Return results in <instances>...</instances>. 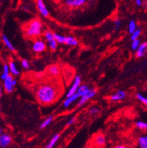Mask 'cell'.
I'll list each match as a JSON object with an SVG mask.
<instances>
[{
	"label": "cell",
	"instance_id": "cell-16",
	"mask_svg": "<svg viewBox=\"0 0 147 148\" xmlns=\"http://www.w3.org/2000/svg\"><path fill=\"white\" fill-rule=\"evenodd\" d=\"M48 72L53 77H57L60 73L59 68L56 65H52L48 68Z\"/></svg>",
	"mask_w": 147,
	"mask_h": 148
},
{
	"label": "cell",
	"instance_id": "cell-15",
	"mask_svg": "<svg viewBox=\"0 0 147 148\" xmlns=\"http://www.w3.org/2000/svg\"><path fill=\"white\" fill-rule=\"evenodd\" d=\"M92 88H90L89 86L86 84H81L79 87L78 90H77V93L79 94L80 97H82V96H85L86 94H88L89 92L91 91Z\"/></svg>",
	"mask_w": 147,
	"mask_h": 148
},
{
	"label": "cell",
	"instance_id": "cell-26",
	"mask_svg": "<svg viewBox=\"0 0 147 148\" xmlns=\"http://www.w3.org/2000/svg\"><path fill=\"white\" fill-rule=\"evenodd\" d=\"M54 37L56 38V40L57 41V42L59 44H65V40H66V36H62L60 34L58 33H53Z\"/></svg>",
	"mask_w": 147,
	"mask_h": 148
},
{
	"label": "cell",
	"instance_id": "cell-9",
	"mask_svg": "<svg viewBox=\"0 0 147 148\" xmlns=\"http://www.w3.org/2000/svg\"><path fill=\"white\" fill-rule=\"evenodd\" d=\"M96 93H97L96 90H95V89L92 88L91 91H90L89 93L80 98V100H79L77 105H78V106H82V105H83L84 104L86 103V101H88L90 99H91L92 98H93L94 96L96 95Z\"/></svg>",
	"mask_w": 147,
	"mask_h": 148
},
{
	"label": "cell",
	"instance_id": "cell-19",
	"mask_svg": "<svg viewBox=\"0 0 147 148\" xmlns=\"http://www.w3.org/2000/svg\"><path fill=\"white\" fill-rule=\"evenodd\" d=\"M137 143L140 148H147V135H141L139 137Z\"/></svg>",
	"mask_w": 147,
	"mask_h": 148
},
{
	"label": "cell",
	"instance_id": "cell-14",
	"mask_svg": "<svg viewBox=\"0 0 147 148\" xmlns=\"http://www.w3.org/2000/svg\"><path fill=\"white\" fill-rule=\"evenodd\" d=\"M147 51V42L141 43L140 47L136 51V56L137 58H141L145 55L146 52Z\"/></svg>",
	"mask_w": 147,
	"mask_h": 148
},
{
	"label": "cell",
	"instance_id": "cell-25",
	"mask_svg": "<svg viewBox=\"0 0 147 148\" xmlns=\"http://www.w3.org/2000/svg\"><path fill=\"white\" fill-rule=\"evenodd\" d=\"M136 127L140 130L147 131V123L139 120V121L136 123Z\"/></svg>",
	"mask_w": 147,
	"mask_h": 148
},
{
	"label": "cell",
	"instance_id": "cell-30",
	"mask_svg": "<svg viewBox=\"0 0 147 148\" xmlns=\"http://www.w3.org/2000/svg\"><path fill=\"white\" fill-rule=\"evenodd\" d=\"M21 66L25 69H28L30 67V64L27 60H21Z\"/></svg>",
	"mask_w": 147,
	"mask_h": 148
},
{
	"label": "cell",
	"instance_id": "cell-5",
	"mask_svg": "<svg viewBox=\"0 0 147 148\" xmlns=\"http://www.w3.org/2000/svg\"><path fill=\"white\" fill-rule=\"evenodd\" d=\"M80 85H81V77L79 75H77V76L75 77V78H74L72 84H71V87H70V89L68 91L67 94H66V97L72 96V95L75 94L76 92H77V90H78Z\"/></svg>",
	"mask_w": 147,
	"mask_h": 148
},
{
	"label": "cell",
	"instance_id": "cell-8",
	"mask_svg": "<svg viewBox=\"0 0 147 148\" xmlns=\"http://www.w3.org/2000/svg\"><path fill=\"white\" fill-rule=\"evenodd\" d=\"M36 7H37L38 11H39V13L43 17H48L50 13H49L48 9H47V6H46L43 0H36Z\"/></svg>",
	"mask_w": 147,
	"mask_h": 148
},
{
	"label": "cell",
	"instance_id": "cell-1",
	"mask_svg": "<svg viewBox=\"0 0 147 148\" xmlns=\"http://www.w3.org/2000/svg\"><path fill=\"white\" fill-rule=\"evenodd\" d=\"M37 100L42 105H50L58 97V90L50 84H44L38 87L36 92Z\"/></svg>",
	"mask_w": 147,
	"mask_h": 148
},
{
	"label": "cell",
	"instance_id": "cell-22",
	"mask_svg": "<svg viewBox=\"0 0 147 148\" xmlns=\"http://www.w3.org/2000/svg\"><path fill=\"white\" fill-rule=\"evenodd\" d=\"M10 75V69L8 64H4L3 67H2V73L1 75V79L4 81L8 76Z\"/></svg>",
	"mask_w": 147,
	"mask_h": 148
},
{
	"label": "cell",
	"instance_id": "cell-27",
	"mask_svg": "<svg viewBox=\"0 0 147 148\" xmlns=\"http://www.w3.org/2000/svg\"><path fill=\"white\" fill-rule=\"evenodd\" d=\"M136 98L140 101V102H142V103L144 104V105L147 106V96H144V95L141 93H137Z\"/></svg>",
	"mask_w": 147,
	"mask_h": 148
},
{
	"label": "cell",
	"instance_id": "cell-10",
	"mask_svg": "<svg viewBox=\"0 0 147 148\" xmlns=\"http://www.w3.org/2000/svg\"><path fill=\"white\" fill-rule=\"evenodd\" d=\"M12 138L8 134L2 133L0 135V147L1 148H5L11 145Z\"/></svg>",
	"mask_w": 147,
	"mask_h": 148
},
{
	"label": "cell",
	"instance_id": "cell-6",
	"mask_svg": "<svg viewBox=\"0 0 147 148\" xmlns=\"http://www.w3.org/2000/svg\"><path fill=\"white\" fill-rule=\"evenodd\" d=\"M32 49L35 53L44 52L47 49V43L42 40L38 39L33 42Z\"/></svg>",
	"mask_w": 147,
	"mask_h": 148
},
{
	"label": "cell",
	"instance_id": "cell-37",
	"mask_svg": "<svg viewBox=\"0 0 147 148\" xmlns=\"http://www.w3.org/2000/svg\"><path fill=\"white\" fill-rule=\"evenodd\" d=\"M83 148H91V147H83Z\"/></svg>",
	"mask_w": 147,
	"mask_h": 148
},
{
	"label": "cell",
	"instance_id": "cell-20",
	"mask_svg": "<svg viewBox=\"0 0 147 148\" xmlns=\"http://www.w3.org/2000/svg\"><path fill=\"white\" fill-rule=\"evenodd\" d=\"M60 135L59 134H56L55 135H53L52 137V138L50 139L49 143L47 145V146L45 147V148H53L55 145H56L57 141H59V139Z\"/></svg>",
	"mask_w": 147,
	"mask_h": 148
},
{
	"label": "cell",
	"instance_id": "cell-24",
	"mask_svg": "<svg viewBox=\"0 0 147 148\" xmlns=\"http://www.w3.org/2000/svg\"><path fill=\"white\" fill-rule=\"evenodd\" d=\"M128 29H129V33H133V32L137 29V24L136 22L134 20H131L129 23V26H128Z\"/></svg>",
	"mask_w": 147,
	"mask_h": 148
},
{
	"label": "cell",
	"instance_id": "cell-32",
	"mask_svg": "<svg viewBox=\"0 0 147 148\" xmlns=\"http://www.w3.org/2000/svg\"><path fill=\"white\" fill-rule=\"evenodd\" d=\"M120 26H121V21L119 19H116L114 21V26H115L116 29H118Z\"/></svg>",
	"mask_w": 147,
	"mask_h": 148
},
{
	"label": "cell",
	"instance_id": "cell-36",
	"mask_svg": "<svg viewBox=\"0 0 147 148\" xmlns=\"http://www.w3.org/2000/svg\"><path fill=\"white\" fill-rule=\"evenodd\" d=\"M13 85L14 86L17 85V80H16V79H14V78L13 79Z\"/></svg>",
	"mask_w": 147,
	"mask_h": 148
},
{
	"label": "cell",
	"instance_id": "cell-12",
	"mask_svg": "<svg viewBox=\"0 0 147 148\" xmlns=\"http://www.w3.org/2000/svg\"><path fill=\"white\" fill-rule=\"evenodd\" d=\"M126 97V92L124 90H117L115 93L110 96V100L113 101H118L124 99Z\"/></svg>",
	"mask_w": 147,
	"mask_h": 148
},
{
	"label": "cell",
	"instance_id": "cell-34",
	"mask_svg": "<svg viewBox=\"0 0 147 148\" xmlns=\"http://www.w3.org/2000/svg\"><path fill=\"white\" fill-rule=\"evenodd\" d=\"M135 2V4H136L137 6H141L143 5V0H134Z\"/></svg>",
	"mask_w": 147,
	"mask_h": 148
},
{
	"label": "cell",
	"instance_id": "cell-23",
	"mask_svg": "<svg viewBox=\"0 0 147 148\" xmlns=\"http://www.w3.org/2000/svg\"><path fill=\"white\" fill-rule=\"evenodd\" d=\"M53 116H49V117H47V118H46L44 120L43 122L41 123V125H40V129L43 130L44 128L47 127V126L53 122Z\"/></svg>",
	"mask_w": 147,
	"mask_h": 148
},
{
	"label": "cell",
	"instance_id": "cell-21",
	"mask_svg": "<svg viewBox=\"0 0 147 148\" xmlns=\"http://www.w3.org/2000/svg\"><path fill=\"white\" fill-rule=\"evenodd\" d=\"M65 45H69V46H77L78 45V41L77 38L72 36H66V40H65Z\"/></svg>",
	"mask_w": 147,
	"mask_h": 148
},
{
	"label": "cell",
	"instance_id": "cell-31",
	"mask_svg": "<svg viewBox=\"0 0 147 148\" xmlns=\"http://www.w3.org/2000/svg\"><path fill=\"white\" fill-rule=\"evenodd\" d=\"M98 112H99V109L96 107H92L90 109V114H92V115L96 114H98Z\"/></svg>",
	"mask_w": 147,
	"mask_h": 148
},
{
	"label": "cell",
	"instance_id": "cell-2",
	"mask_svg": "<svg viewBox=\"0 0 147 148\" xmlns=\"http://www.w3.org/2000/svg\"><path fill=\"white\" fill-rule=\"evenodd\" d=\"M25 34L29 38L39 37L42 33V23L38 19H34L25 26Z\"/></svg>",
	"mask_w": 147,
	"mask_h": 148
},
{
	"label": "cell",
	"instance_id": "cell-18",
	"mask_svg": "<svg viewBox=\"0 0 147 148\" xmlns=\"http://www.w3.org/2000/svg\"><path fill=\"white\" fill-rule=\"evenodd\" d=\"M2 40L3 41L4 45H5V47H7L9 51H14L15 48L14 47V45L11 44V42L10 41V40L8 39V38L5 36V35H2Z\"/></svg>",
	"mask_w": 147,
	"mask_h": 148
},
{
	"label": "cell",
	"instance_id": "cell-17",
	"mask_svg": "<svg viewBox=\"0 0 147 148\" xmlns=\"http://www.w3.org/2000/svg\"><path fill=\"white\" fill-rule=\"evenodd\" d=\"M8 66H9L10 69V73L12 75H14V76H17L20 74V71H19L18 69H17V66L16 65L14 61H10L9 63H8Z\"/></svg>",
	"mask_w": 147,
	"mask_h": 148
},
{
	"label": "cell",
	"instance_id": "cell-13",
	"mask_svg": "<svg viewBox=\"0 0 147 148\" xmlns=\"http://www.w3.org/2000/svg\"><path fill=\"white\" fill-rule=\"evenodd\" d=\"M80 96H79V94L77 92H76L75 94L72 95V96H70L68 97H66V99H65V101H63V105L64 108H68L73 102H75V101L80 99Z\"/></svg>",
	"mask_w": 147,
	"mask_h": 148
},
{
	"label": "cell",
	"instance_id": "cell-4",
	"mask_svg": "<svg viewBox=\"0 0 147 148\" xmlns=\"http://www.w3.org/2000/svg\"><path fill=\"white\" fill-rule=\"evenodd\" d=\"M64 5L69 8H78L86 4L87 0H61Z\"/></svg>",
	"mask_w": 147,
	"mask_h": 148
},
{
	"label": "cell",
	"instance_id": "cell-28",
	"mask_svg": "<svg viewBox=\"0 0 147 148\" xmlns=\"http://www.w3.org/2000/svg\"><path fill=\"white\" fill-rule=\"evenodd\" d=\"M140 34H141V30L140 29H137L133 33L131 34V41L138 39V38L140 36Z\"/></svg>",
	"mask_w": 147,
	"mask_h": 148
},
{
	"label": "cell",
	"instance_id": "cell-3",
	"mask_svg": "<svg viewBox=\"0 0 147 148\" xmlns=\"http://www.w3.org/2000/svg\"><path fill=\"white\" fill-rule=\"evenodd\" d=\"M44 39L46 41V43L48 45L49 48L51 51H55L57 48L58 42L54 37V34L51 31L47 30L44 33Z\"/></svg>",
	"mask_w": 147,
	"mask_h": 148
},
{
	"label": "cell",
	"instance_id": "cell-29",
	"mask_svg": "<svg viewBox=\"0 0 147 148\" xmlns=\"http://www.w3.org/2000/svg\"><path fill=\"white\" fill-rule=\"evenodd\" d=\"M141 45L140 43V41L139 39H136L132 41V43H131V48L134 51H137L138 49V47H140V45Z\"/></svg>",
	"mask_w": 147,
	"mask_h": 148
},
{
	"label": "cell",
	"instance_id": "cell-33",
	"mask_svg": "<svg viewBox=\"0 0 147 148\" xmlns=\"http://www.w3.org/2000/svg\"><path fill=\"white\" fill-rule=\"evenodd\" d=\"M75 121H76V118H75V117H71V118L69 119L68 121L67 126H71V125H72Z\"/></svg>",
	"mask_w": 147,
	"mask_h": 148
},
{
	"label": "cell",
	"instance_id": "cell-35",
	"mask_svg": "<svg viewBox=\"0 0 147 148\" xmlns=\"http://www.w3.org/2000/svg\"><path fill=\"white\" fill-rule=\"evenodd\" d=\"M113 148H129L127 146L125 145H116L114 146Z\"/></svg>",
	"mask_w": 147,
	"mask_h": 148
},
{
	"label": "cell",
	"instance_id": "cell-11",
	"mask_svg": "<svg viewBox=\"0 0 147 148\" xmlns=\"http://www.w3.org/2000/svg\"><path fill=\"white\" fill-rule=\"evenodd\" d=\"M94 145L98 147H102L106 144V138L102 134H98L94 137Z\"/></svg>",
	"mask_w": 147,
	"mask_h": 148
},
{
	"label": "cell",
	"instance_id": "cell-7",
	"mask_svg": "<svg viewBox=\"0 0 147 148\" xmlns=\"http://www.w3.org/2000/svg\"><path fill=\"white\" fill-rule=\"evenodd\" d=\"M13 77L9 75L3 81V87L7 93H11L14 91V86L13 85Z\"/></svg>",
	"mask_w": 147,
	"mask_h": 148
}]
</instances>
